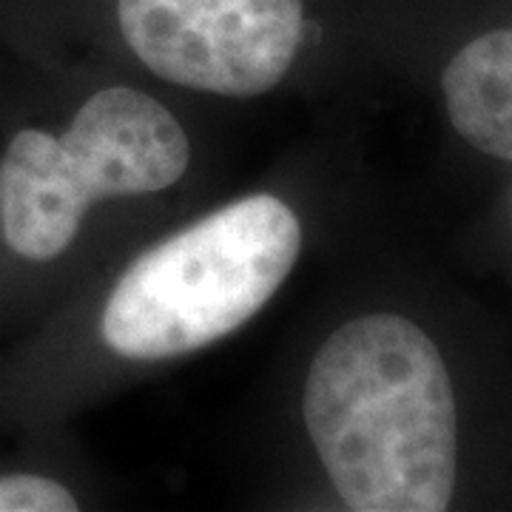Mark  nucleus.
<instances>
[{
  "instance_id": "20e7f679",
  "label": "nucleus",
  "mask_w": 512,
  "mask_h": 512,
  "mask_svg": "<svg viewBox=\"0 0 512 512\" xmlns=\"http://www.w3.org/2000/svg\"><path fill=\"white\" fill-rule=\"evenodd\" d=\"M120 32L148 72L174 86L256 97L302 46V0H117Z\"/></svg>"
},
{
  "instance_id": "423d86ee",
  "label": "nucleus",
  "mask_w": 512,
  "mask_h": 512,
  "mask_svg": "<svg viewBox=\"0 0 512 512\" xmlns=\"http://www.w3.org/2000/svg\"><path fill=\"white\" fill-rule=\"evenodd\" d=\"M74 495L43 476H3L0 478V512H74Z\"/></svg>"
},
{
  "instance_id": "f257e3e1",
  "label": "nucleus",
  "mask_w": 512,
  "mask_h": 512,
  "mask_svg": "<svg viewBox=\"0 0 512 512\" xmlns=\"http://www.w3.org/2000/svg\"><path fill=\"white\" fill-rule=\"evenodd\" d=\"M305 427L356 512H441L456 493V399L436 342L396 313L350 319L313 356Z\"/></svg>"
},
{
  "instance_id": "7ed1b4c3",
  "label": "nucleus",
  "mask_w": 512,
  "mask_h": 512,
  "mask_svg": "<svg viewBox=\"0 0 512 512\" xmlns=\"http://www.w3.org/2000/svg\"><path fill=\"white\" fill-rule=\"evenodd\" d=\"M188 160V134L160 100L103 89L63 137L37 128L12 137L0 157L3 237L23 259L49 262L72 245L94 202L171 188Z\"/></svg>"
},
{
  "instance_id": "39448f33",
  "label": "nucleus",
  "mask_w": 512,
  "mask_h": 512,
  "mask_svg": "<svg viewBox=\"0 0 512 512\" xmlns=\"http://www.w3.org/2000/svg\"><path fill=\"white\" fill-rule=\"evenodd\" d=\"M450 123L478 151L512 163V29L470 40L441 74Z\"/></svg>"
},
{
  "instance_id": "f03ea898",
  "label": "nucleus",
  "mask_w": 512,
  "mask_h": 512,
  "mask_svg": "<svg viewBox=\"0 0 512 512\" xmlns=\"http://www.w3.org/2000/svg\"><path fill=\"white\" fill-rule=\"evenodd\" d=\"M299 251L302 225L288 202H228L128 265L103 308V342L131 362L208 348L268 305Z\"/></svg>"
}]
</instances>
